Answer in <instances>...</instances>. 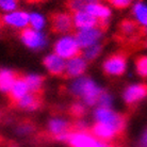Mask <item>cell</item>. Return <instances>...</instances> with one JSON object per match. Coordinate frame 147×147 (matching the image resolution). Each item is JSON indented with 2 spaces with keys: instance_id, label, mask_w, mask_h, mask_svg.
<instances>
[{
  "instance_id": "e575fe53",
  "label": "cell",
  "mask_w": 147,
  "mask_h": 147,
  "mask_svg": "<svg viewBox=\"0 0 147 147\" xmlns=\"http://www.w3.org/2000/svg\"><path fill=\"white\" fill-rule=\"evenodd\" d=\"M10 147H17V146H16V145H14V144H11V145H10Z\"/></svg>"
},
{
  "instance_id": "f546056e",
  "label": "cell",
  "mask_w": 147,
  "mask_h": 147,
  "mask_svg": "<svg viewBox=\"0 0 147 147\" xmlns=\"http://www.w3.org/2000/svg\"><path fill=\"white\" fill-rule=\"evenodd\" d=\"M141 146L147 147V130L143 133V136H142V139H141Z\"/></svg>"
},
{
  "instance_id": "484cf974",
  "label": "cell",
  "mask_w": 147,
  "mask_h": 147,
  "mask_svg": "<svg viewBox=\"0 0 147 147\" xmlns=\"http://www.w3.org/2000/svg\"><path fill=\"white\" fill-rule=\"evenodd\" d=\"M44 18L40 16V14H31L30 15V25L32 27V29L40 30L44 26Z\"/></svg>"
},
{
  "instance_id": "d6986e66",
  "label": "cell",
  "mask_w": 147,
  "mask_h": 147,
  "mask_svg": "<svg viewBox=\"0 0 147 147\" xmlns=\"http://www.w3.org/2000/svg\"><path fill=\"white\" fill-rule=\"evenodd\" d=\"M88 4V2L85 0H65L64 1V7L70 15L76 14L81 11H85Z\"/></svg>"
},
{
  "instance_id": "ba28073f",
  "label": "cell",
  "mask_w": 147,
  "mask_h": 147,
  "mask_svg": "<svg viewBox=\"0 0 147 147\" xmlns=\"http://www.w3.org/2000/svg\"><path fill=\"white\" fill-rule=\"evenodd\" d=\"M67 144L70 147H103L105 143L97 140L88 131H75L71 132L67 139Z\"/></svg>"
},
{
  "instance_id": "ac0fdd59",
  "label": "cell",
  "mask_w": 147,
  "mask_h": 147,
  "mask_svg": "<svg viewBox=\"0 0 147 147\" xmlns=\"http://www.w3.org/2000/svg\"><path fill=\"white\" fill-rule=\"evenodd\" d=\"M85 11L90 13L91 15H93L94 17L97 18H109L111 15L110 9L106 5L100 4L99 2L97 3H88L86 5Z\"/></svg>"
},
{
  "instance_id": "5bb4252c",
  "label": "cell",
  "mask_w": 147,
  "mask_h": 147,
  "mask_svg": "<svg viewBox=\"0 0 147 147\" xmlns=\"http://www.w3.org/2000/svg\"><path fill=\"white\" fill-rule=\"evenodd\" d=\"M43 64L48 70V73L55 77H63L66 68V63L63 60V58L59 57L58 55H47L43 60Z\"/></svg>"
},
{
  "instance_id": "3957f363",
  "label": "cell",
  "mask_w": 147,
  "mask_h": 147,
  "mask_svg": "<svg viewBox=\"0 0 147 147\" xmlns=\"http://www.w3.org/2000/svg\"><path fill=\"white\" fill-rule=\"evenodd\" d=\"M49 30L53 34H75L76 26L68 12L55 11L48 14Z\"/></svg>"
},
{
  "instance_id": "7c38bea8",
  "label": "cell",
  "mask_w": 147,
  "mask_h": 147,
  "mask_svg": "<svg viewBox=\"0 0 147 147\" xmlns=\"http://www.w3.org/2000/svg\"><path fill=\"white\" fill-rule=\"evenodd\" d=\"M147 96V84L146 83H139V84L130 85L125 90L124 93V100L126 105L130 109H132L141 99Z\"/></svg>"
},
{
  "instance_id": "d4e9b609",
  "label": "cell",
  "mask_w": 147,
  "mask_h": 147,
  "mask_svg": "<svg viewBox=\"0 0 147 147\" xmlns=\"http://www.w3.org/2000/svg\"><path fill=\"white\" fill-rule=\"evenodd\" d=\"M34 129H35V124L30 118H25V119L20 121L17 126V131L19 133H30L32 132Z\"/></svg>"
},
{
  "instance_id": "f1b7e54d",
  "label": "cell",
  "mask_w": 147,
  "mask_h": 147,
  "mask_svg": "<svg viewBox=\"0 0 147 147\" xmlns=\"http://www.w3.org/2000/svg\"><path fill=\"white\" fill-rule=\"evenodd\" d=\"M111 101H112V99H111L110 95L108 94V93H103L102 95H101V97H100V100H99V106L101 108H110L111 106Z\"/></svg>"
},
{
  "instance_id": "9a60e30c",
  "label": "cell",
  "mask_w": 147,
  "mask_h": 147,
  "mask_svg": "<svg viewBox=\"0 0 147 147\" xmlns=\"http://www.w3.org/2000/svg\"><path fill=\"white\" fill-rule=\"evenodd\" d=\"M102 33L103 32L98 29H81L80 31H76L74 35L81 48H88L96 44V40Z\"/></svg>"
},
{
  "instance_id": "4fadbf2b",
  "label": "cell",
  "mask_w": 147,
  "mask_h": 147,
  "mask_svg": "<svg viewBox=\"0 0 147 147\" xmlns=\"http://www.w3.org/2000/svg\"><path fill=\"white\" fill-rule=\"evenodd\" d=\"M30 22V15L25 12H12L1 16V26L13 28H26Z\"/></svg>"
},
{
  "instance_id": "7402d4cb",
  "label": "cell",
  "mask_w": 147,
  "mask_h": 147,
  "mask_svg": "<svg viewBox=\"0 0 147 147\" xmlns=\"http://www.w3.org/2000/svg\"><path fill=\"white\" fill-rule=\"evenodd\" d=\"M132 14L136 16V19H138L142 25L147 26V7L146 5H144V4L141 3V2L136 3L132 9Z\"/></svg>"
},
{
  "instance_id": "ffe728a7",
  "label": "cell",
  "mask_w": 147,
  "mask_h": 147,
  "mask_svg": "<svg viewBox=\"0 0 147 147\" xmlns=\"http://www.w3.org/2000/svg\"><path fill=\"white\" fill-rule=\"evenodd\" d=\"M26 81L29 86V91H43L44 88L45 77L44 76H38V75H28L26 76Z\"/></svg>"
},
{
  "instance_id": "9c48e42d",
  "label": "cell",
  "mask_w": 147,
  "mask_h": 147,
  "mask_svg": "<svg viewBox=\"0 0 147 147\" xmlns=\"http://www.w3.org/2000/svg\"><path fill=\"white\" fill-rule=\"evenodd\" d=\"M29 92V86L26 81V76L24 74H20L18 79L15 81L14 84L12 85L10 91L7 93V98L9 101V107L11 109H15L19 100L22 99L27 93Z\"/></svg>"
},
{
  "instance_id": "cb8c5ba5",
  "label": "cell",
  "mask_w": 147,
  "mask_h": 147,
  "mask_svg": "<svg viewBox=\"0 0 147 147\" xmlns=\"http://www.w3.org/2000/svg\"><path fill=\"white\" fill-rule=\"evenodd\" d=\"M134 65L138 75L141 77H147V55H140L134 60Z\"/></svg>"
},
{
  "instance_id": "8fae6325",
  "label": "cell",
  "mask_w": 147,
  "mask_h": 147,
  "mask_svg": "<svg viewBox=\"0 0 147 147\" xmlns=\"http://www.w3.org/2000/svg\"><path fill=\"white\" fill-rule=\"evenodd\" d=\"M22 43L32 49H40L46 45V37L42 33L31 28H22L18 31Z\"/></svg>"
},
{
  "instance_id": "44dd1931",
  "label": "cell",
  "mask_w": 147,
  "mask_h": 147,
  "mask_svg": "<svg viewBox=\"0 0 147 147\" xmlns=\"http://www.w3.org/2000/svg\"><path fill=\"white\" fill-rule=\"evenodd\" d=\"M66 113L74 121H80L81 118L84 116L85 108L82 103L74 102L66 109Z\"/></svg>"
},
{
  "instance_id": "e0dca14e",
  "label": "cell",
  "mask_w": 147,
  "mask_h": 147,
  "mask_svg": "<svg viewBox=\"0 0 147 147\" xmlns=\"http://www.w3.org/2000/svg\"><path fill=\"white\" fill-rule=\"evenodd\" d=\"M20 71L16 70H9V69H2L0 74V88L1 92L7 93L12 88V85L14 84V82L18 77L20 76Z\"/></svg>"
},
{
  "instance_id": "83f0119b",
  "label": "cell",
  "mask_w": 147,
  "mask_h": 147,
  "mask_svg": "<svg viewBox=\"0 0 147 147\" xmlns=\"http://www.w3.org/2000/svg\"><path fill=\"white\" fill-rule=\"evenodd\" d=\"M109 3L114 7L115 9H117V10H123V9H126V7H128L131 2H132V0H109L108 1Z\"/></svg>"
},
{
  "instance_id": "6da1fadb",
  "label": "cell",
  "mask_w": 147,
  "mask_h": 147,
  "mask_svg": "<svg viewBox=\"0 0 147 147\" xmlns=\"http://www.w3.org/2000/svg\"><path fill=\"white\" fill-rule=\"evenodd\" d=\"M143 25L133 18H124L118 22L116 32L113 34V40L117 43L121 49H124L130 55L142 49Z\"/></svg>"
},
{
  "instance_id": "603a6c76",
  "label": "cell",
  "mask_w": 147,
  "mask_h": 147,
  "mask_svg": "<svg viewBox=\"0 0 147 147\" xmlns=\"http://www.w3.org/2000/svg\"><path fill=\"white\" fill-rule=\"evenodd\" d=\"M103 45L105 44H94L91 47H88L85 51H83V59L88 62L94 61L103 49Z\"/></svg>"
},
{
  "instance_id": "7a4b0ae2",
  "label": "cell",
  "mask_w": 147,
  "mask_h": 147,
  "mask_svg": "<svg viewBox=\"0 0 147 147\" xmlns=\"http://www.w3.org/2000/svg\"><path fill=\"white\" fill-rule=\"evenodd\" d=\"M71 95L77 99H83L88 106H93L99 102L100 97L105 91L97 88L91 79L82 77L71 85Z\"/></svg>"
},
{
  "instance_id": "30bf717a",
  "label": "cell",
  "mask_w": 147,
  "mask_h": 147,
  "mask_svg": "<svg viewBox=\"0 0 147 147\" xmlns=\"http://www.w3.org/2000/svg\"><path fill=\"white\" fill-rule=\"evenodd\" d=\"M44 106V90L43 91H29L19 100L15 109L34 111L38 110Z\"/></svg>"
},
{
  "instance_id": "5b68a950",
  "label": "cell",
  "mask_w": 147,
  "mask_h": 147,
  "mask_svg": "<svg viewBox=\"0 0 147 147\" xmlns=\"http://www.w3.org/2000/svg\"><path fill=\"white\" fill-rule=\"evenodd\" d=\"M130 55L124 49H119L117 52L110 55L105 60L102 64V69L107 76H121L125 73L127 59Z\"/></svg>"
},
{
  "instance_id": "1f68e13d",
  "label": "cell",
  "mask_w": 147,
  "mask_h": 147,
  "mask_svg": "<svg viewBox=\"0 0 147 147\" xmlns=\"http://www.w3.org/2000/svg\"><path fill=\"white\" fill-rule=\"evenodd\" d=\"M142 49H147V38L142 40Z\"/></svg>"
},
{
  "instance_id": "277c9868",
  "label": "cell",
  "mask_w": 147,
  "mask_h": 147,
  "mask_svg": "<svg viewBox=\"0 0 147 147\" xmlns=\"http://www.w3.org/2000/svg\"><path fill=\"white\" fill-rule=\"evenodd\" d=\"M95 117L97 121L106 123L113 126L118 130V132L121 136H125L127 121H128V115L124 113H116L110 109V108H101L99 107L95 112Z\"/></svg>"
},
{
  "instance_id": "836d02e7",
  "label": "cell",
  "mask_w": 147,
  "mask_h": 147,
  "mask_svg": "<svg viewBox=\"0 0 147 147\" xmlns=\"http://www.w3.org/2000/svg\"><path fill=\"white\" fill-rule=\"evenodd\" d=\"M85 1H88V3H97V2H99L100 0H85Z\"/></svg>"
},
{
  "instance_id": "d6a6232c",
  "label": "cell",
  "mask_w": 147,
  "mask_h": 147,
  "mask_svg": "<svg viewBox=\"0 0 147 147\" xmlns=\"http://www.w3.org/2000/svg\"><path fill=\"white\" fill-rule=\"evenodd\" d=\"M103 147H118V146H116V145H114V144H108V143H105V145H103Z\"/></svg>"
},
{
  "instance_id": "4dcf8cb0",
  "label": "cell",
  "mask_w": 147,
  "mask_h": 147,
  "mask_svg": "<svg viewBox=\"0 0 147 147\" xmlns=\"http://www.w3.org/2000/svg\"><path fill=\"white\" fill-rule=\"evenodd\" d=\"M27 3H30V4H36V3H40V2H43L45 0H25Z\"/></svg>"
},
{
  "instance_id": "8992f818",
  "label": "cell",
  "mask_w": 147,
  "mask_h": 147,
  "mask_svg": "<svg viewBox=\"0 0 147 147\" xmlns=\"http://www.w3.org/2000/svg\"><path fill=\"white\" fill-rule=\"evenodd\" d=\"M80 46L74 37H63L55 44V55L63 59H74L77 57H83V51H81Z\"/></svg>"
},
{
  "instance_id": "2e32d148",
  "label": "cell",
  "mask_w": 147,
  "mask_h": 147,
  "mask_svg": "<svg viewBox=\"0 0 147 147\" xmlns=\"http://www.w3.org/2000/svg\"><path fill=\"white\" fill-rule=\"evenodd\" d=\"M85 68H86V61L83 59V57H77V58L70 59L66 63L65 73L62 78L69 79V78L81 76L85 71Z\"/></svg>"
},
{
  "instance_id": "4316f807",
  "label": "cell",
  "mask_w": 147,
  "mask_h": 147,
  "mask_svg": "<svg viewBox=\"0 0 147 147\" xmlns=\"http://www.w3.org/2000/svg\"><path fill=\"white\" fill-rule=\"evenodd\" d=\"M1 10L5 12L14 11L18 7V0H0Z\"/></svg>"
},
{
  "instance_id": "52a82bcc",
  "label": "cell",
  "mask_w": 147,
  "mask_h": 147,
  "mask_svg": "<svg viewBox=\"0 0 147 147\" xmlns=\"http://www.w3.org/2000/svg\"><path fill=\"white\" fill-rule=\"evenodd\" d=\"M88 131L93 136H95L97 140L108 144H111V142L124 136L118 132L115 127L101 121H96L91 128H88Z\"/></svg>"
}]
</instances>
